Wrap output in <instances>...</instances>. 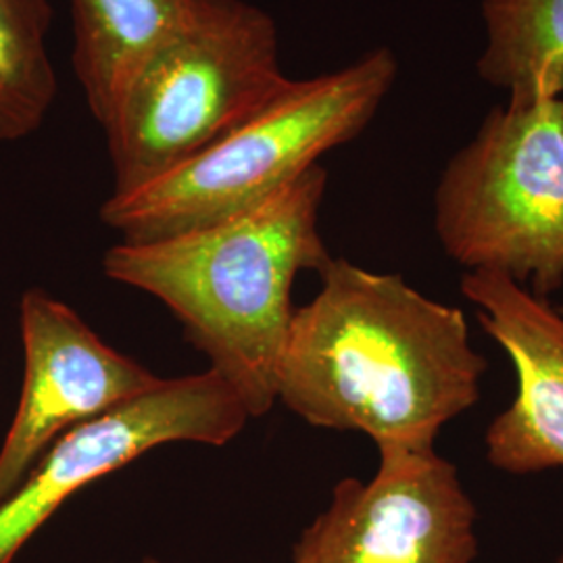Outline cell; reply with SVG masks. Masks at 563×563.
I'll list each match as a JSON object with an SVG mask.
<instances>
[{
  "label": "cell",
  "mask_w": 563,
  "mask_h": 563,
  "mask_svg": "<svg viewBox=\"0 0 563 563\" xmlns=\"http://www.w3.org/2000/svg\"><path fill=\"white\" fill-rule=\"evenodd\" d=\"M320 280L292 313L278 402L309 426L362 432L378 455L434 451L443 426L481 399L488 369L462 309L342 257Z\"/></svg>",
  "instance_id": "obj_1"
},
{
  "label": "cell",
  "mask_w": 563,
  "mask_h": 563,
  "mask_svg": "<svg viewBox=\"0 0 563 563\" xmlns=\"http://www.w3.org/2000/svg\"><path fill=\"white\" fill-rule=\"evenodd\" d=\"M328 186L307 169L260 207L159 241L113 244L107 278L142 290L181 323L184 336L241 399L251 420L278 402L282 355L301 272L332 260L320 234Z\"/></svg>",
  "instance_id": "obj_2"
},
{
  "label": "cell",
  "mask_w": 563,
  "mask_h": 563,
  "mask_svg": "<svg viewBox=\"0 0 563 563\" xmlns=\"http://www.w3.org/2000/svg\"><path fill=\"white\" fill-rule=\"evenodd\" d=\"M390 48L280 92L192 159L102 202L101 220L123 242L159 241L260 207L332 148L357 139L393 90Z\"/></svg>",
  "instance_id": "obj_3"
},
{
  "label": "cell",
  "mask_w": 563,
  "mask_h": 563,
  "mask_svg": "<svg viewBox=\"0 0 563 563\" xmlns=\"http://www.w3.org/2000/svg\"><path fill=\"white\" fill-rule=\"evenodd\" d=\"M290 81L276 21L246 0H190L102 123L113 195L136 190L255 115Z\"/></svg>",
  "instance_id": "obj_4"
},
{
  "label": "cell",
  "mask_w": 563,
  "mask_h": 563,
  "mask_svg": "<svg viewBox=\"0 0 563 563\" xmlns=\"http://www.w3.org/2000/svg\"><path fill=\"white\" fill-rule=\"evenodd\" d=\"M444 255L549 299L563 288V99L507 101L444 165L434 192Z\"/></svg>",
  "instance_id": "obj_5"
},
{
  "label": "cell",
  "mask_w": 563,
  "mask_h": 563,
  "mask_svg": "<svg viewBox=\"0 0 563 563\" xmlns=\"http://www.w3.org/2000/svg\"><path fill=\"white\" fill-rule=\"evenodd\" d=\"M251 416L211 369L162 386L65 432L20 488L0 504V563H13L25 543L81 488L163 444L223 446Z\"/></svg>",
  "instance_id": "obj_6"
},
{
  "label": "cell",
  "mask_w": 563,
  "mask_h": 563,
  "mask_svg": "<svg viewBox=\"0 0 563 563\" xmlns=\"http://www.w3.org/2000/svg\"><path fill=\"white\" fill-rule=\"evenodd\" d=\"M378 457L369 481L334 486L290 563L474 562L478 514L455 463L437 451Z\"/></svg>",
  "instance_id": "obj_7"
},
{
  "label": "cell",
  "mask_w": 563,
  "mask_h": 563,
  "mask_svg": "<svg viewBox=\"0 0 563 563\" xmlns=\"http://www.w3.org/2000/svg\"><path fill=\"white\" fill-rule=\"evenodd\" d=\"M23 383L0 446V504L65 432L162 386L159 378L102 341L80 316L42 288L20 302Z\"/></svg>",
  "instance_id": "obj_8"
},
{
  "label": "cell",
  "mask_w": 563,
  "mask_h": 563,
  "mask_svg": "<svg viewBox=\"0 0 563 563\" xmlns=\"http://www.w3.org/2000/svg\"><path fill=\"white\" fill-rule=\"evenodd\" d=\"M462 295L476 307L484 332L516 369V397L486 430V457L507 474L563 467V316L549 299L501 272L462 276Z\"/></svg>",
  "instance_id": "obj_9"
},
{
  "label": "cell",
  "mask_w": 563,
  "mask_h": 563,
  "mask_svg": "<svg viewBox=\"0 0 563 563\" xmlns=\"http://www.w3.org/2000/svg\"><path fill=\"white\" fill-rule=\"evenodd\" d=\"M71 65L92 118L104 123L125 84L180 23L190 0H69Z\"/></svg>",
  "instance_id": "obj_10"
},
{
  "label": "cell",
  "mask_w": 563,
  "mask_h": 563,
  "mask_svg": "<svg viewBox=\"0 0 563 563\" xmlns=\"http://www.w3.org/2000/svg\"><path fill=\"white\" fill-rule=\"evenodd\" d=\"M481 11L478 76L509 101L563 99V0H483Z\"/></svg>",
  "instance_id": "obj_11"
},
{
  "label": "cell",
  "mask_w": 563,
  "mask_h": 563,
  "mask_svg": "<svg viewBox=\"0 0 563 563\" xmlns=\"http://www.w3.org/2000/svg\"><path fill=\"white\" fill-rule=\"evenodd\" d=\"M51 0H0V144L41 130L59 92Z\"/></svg>",
  "instance_id": "obj_12"
},
{
  "label": "cell",
  "mask_w": 563,
  "mask_h": 563,
  "mask_svg": "<svg viewBox=\"0 0 563 563\" xmlns=\"http://www.w3.org/2000/svg\"><path fill=\"white\" fill-rule=\"evenodd\" d=\"M139 563H172L165 562V560H159V558H153V555H146V558H142Z\"/></svg>",
  "instance_id": "obj_13"
},
{
  "label": "cell",
  "mask_w": 563,
  "mask_h": 563,
  "mask_svg": "<svg viewBox=\"0 0 563 563\" xmlns=\"http://www.w3.org/2000/svg\"><path fill=\"white\" fill-rule=\"evenodd\" d=\"M558 563H563V547H562V553H560V558H558Z\"/></svg>",
  "instance_id": "obj_14"
},
{
  "label": "cell",
  "mask_w": 563,
  "mask_h": 563,
  "mask_svg": "<svg viewBox=\"0 0 563 563\" xmlns=\"http://www.w3.org/2000/svg\"><path fill=\"white\" fill-rule=\"evenodd\" d=\"M558 309H560V313H562V316H563V305H560V307H558Z\"/></svg>",
  "instance_id": "obj_15"
}]
</instances>
